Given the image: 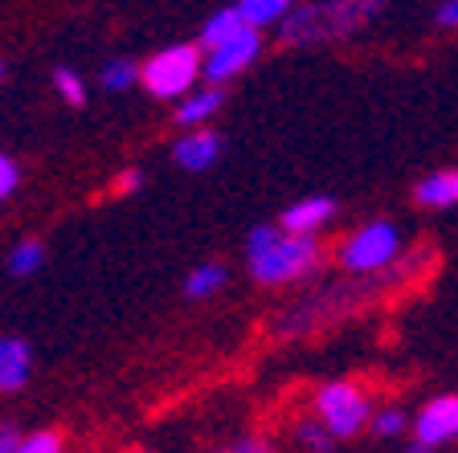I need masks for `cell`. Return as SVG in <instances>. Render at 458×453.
I'll list each match as a JSON object with an SVG mask.
<instances>
[{"label": "cell", "mask_w": 458, "mask_h": 453, "mask_svg": "<svg viewBox=\"0 0 458 453\" xmlns=\"http://www.w3.org/2000/svg\"><path fill=\"white\" fill-rule=\"evenodd\" d=\"M389 0H315L303 9H291L278 21L286 46H319V41H340L364 29Z\"/></svg>", "instance_id": "6da1fadb"}, {"label": "cell", "mask_w": 458, "mask_h": 453, "mask_svg": "<svg viewBox=\"0 0 458 453\" xmlns=\"http://www.w3.org/2000/svg\"><path fill=\"white\" fill-rule=\"evenodd\" d=\"M246 257H250V274L262 286H283V282H291V278L315 270V262H319V241H315L311 233H286V229L278 233V229L262 225L250 233Z\"/></svg>", "instance_id": "7a4b0ae2"}, {"label": "cell", "mask_w": 458, "mask_h": 453, "mask_svg": "<svg viewBox=\"0 0 458 453\" xmlns=\"http://www.w3.org/2000/svg\"><path fill=\"white\" fill-rule=\"evenodd\" d=\"M197 78H205V57H200L197 46H168L156 57H148V66L140 70V82L156 98L189 95Z\"/></svg>", "instance_id": "3957f363"}, {"label": "cell", "mask_w": 458, "mask_h": 453, "mask_svg": "<svg viewBox=\"0 0 458 453\" xmlns=\"http://www.w3.org/2000/svg\"><path fill=\"white\" fill-rule=\"evenodd\" d=\"M315 413H319V421L327 425V433L335 441H348V437H356L369 425L372 405L364 397V388H356L352 380H332V384L315 392Z\"/></svg>", "instance_id": "277c9868"}, {"label": "cell", "mask_w": 458, "mask_h": 453, "mask_svg": "<svg viewBox=\"0 0 458 453\" xmlns=\"http://www.w3.org/2000/svg\"><path fill=\"white\" fill-rule=\"evenodd\" d=\"M401 254V233L393 221H369L340 246V265L348 274H372L393 265Z\"/></svg>", "instance_id": "5b68a950"}, {"label": "cell", "mask_w": 458, "mask_h": 453, "mask_svg": "<svg viewBox=\"0 0 458 453\" xmlns=\"http://www.w3.org/2000/svg\"><path fill=\"white\" fill-rule=\"evenodd\" d=\"M458 441V392L434 397L413 416V449H442Z\"/></svg>", "instance_id": "8992f818"}, {"label": "cell", "mask_w": 458, "mask_h": 453, "mask_svg": "<svg viewBox=\"0 0 458 453\" xmlns=\"http://www.w3.org/2000/svg\"><path fill=\"white\" fill-rule=\"evenodd\" d=\"M258 49H262L258 29L246 25L242 33H233L229 41H221V46L209 49V57H205V78H209V82H225V78L242 74V70L258 57Z\"/></svg>", "instance_id": "52a82bcc"}, {"label": "cell", "mask_w": 458, "mask_h": 453, "mask_svg": "<svg viewBox=\"0 0 458 453\" xmlns=\"http://www.w3.org/2000/svg\"><path fill=\"white\" fill-rule=\"evenodd\" d=\"M172 155H176V164H181L184 172H209L213 164L221 160V135L192 127V131L184 135V139H176Z\"/></svg>", "instance_id": "ba28073f"}, {"label": "cell", "mask_w": 458, "mask_h": 453, "mask_svg": "<svg viewBox=\"0 0 458 453\" xmlns=\"http://www.w3.org/2000/svg\"><path fill=\"white\" fill-rule=\"evenodd\" d=\"M33 372V351L17 335H0V392H17L29 384Z\"/></svg>", "instance_id": "9c48e42d"}, {"label": "cell", "mask_w": 458, "mask_h": 453, "mask_svg": "<svg viewBox=\"0 0 458 453\" xmlns=\"http://www.w3.org/2000/svg\"><path fill=\"white\" fill-rule=\"evenodd\" d=\"M332 213H335L332 197H307L283 213V229L286 233H315V229H324V221H332Z\"/></svg>", "instance_id": "30bf717a"}, {"label": "cell", "mask_w": 458, "mask_h": 453, "mask_svg": "<svg viewBox=\"0 0 458 453\" xmlns=\"http://www.w3.org/2000/svg\"><path fill=\"white\" fill-rule=\"evenodd\" d=\"M413 197H418V205H426V208H454L458 205V168L426 176L418 189H413Z\"/></svg>", "instance_id": "8fae6325"}, {"label": "cell", "mask_w": 458, "mask_h": 453, "mask_svg": "<svg viewBox=\"0 0 458 453\" xmlns=\"http://www.w3.org/2000/svg\"><path fill=\"white\" fill-rule=\"evenodd\" d=\"M242 29H246V17H242L238 4H233V9H221L205 21V29H200V46L213 49V46H221V41H229L233 33H242Z\"/></svg>", "instance_id": "7c38bea8"}, {"label": "cell", "mask_w": 458, "mask_h": 453, "mask_svg": "<svg viewBox=\"0 0 458 453\" xmlns=\"http://www.w3.org/2000/svg\"><path fill=\"white\" fill-rule=\"evenodd\" d=\"M221 103H225V98H221V90H197V95H189V98H184V106L176 111V123H181V127H200L205 119H213V114H217Z\"/></svg>", "instance_id": "4fadbf2b"}, {"label": "cell", "mask_w": 458, "mask_h": 453, "mask_svg": "<svg viewBox=\"0 0 458 453\" xmlns=\"http://www.w3.org/2000/svg\"><path fill=\"white\" fill-rule=\"evenodd\" d=\"M291 4H295V0H238V9H242V17H246V25H254V29L278 25V21L291 13Z\"/></svg>", "instance_id": "5bb4252c"}, {"label": "cell", "mask_w": 458, "mask_h": 453, "mask_svg": "<svg viewBox=\"0 0 458 453\" xmlns=\"http://www.w3.org/2000/svg\"><path fill=\"white\" fill-rule=\"evenodd\" d=\"M221 286H225V270L221 265H197L189 278H184V294L189 298H209V294H217Z\"/></svg>", "instance_id": "9a60e30c"}, {"label": "cell", "mask_w": 458, "mask_h": 453, "mask_svg": "<svg viewBox=\"0 0 458 453\" xmlns=\"http://www.w3.org/2000/svg\"><path fill=\"white\" fill-rule=\"evenodd\" d=\"M41 257H46V249H41L38 241H21V246L9 254V270H13L17 278H29V274H33V270L41 265Z\"/></svg>", "instance_id": "2e32d148"}, {"label": "cell", "mask_w": 458, "mask_h": 453, "mask_svg": "<svg viewBox=\"0 0 458 453\" xmlns=\"http://www.w3.org/2000/svg\"><path fill=\"white\" fill-rule=\"evenodd\" d=\"M135 78H140V70H135L127 57H114V62H106L103 66V86L106 90H127Z\"/></svg>", "instance_id": "e0dca14e"}, {"label": "cell", "mask_w": 458, "mask_h": 453, "mask_svg": "<svg viewBox=\"0 0 458 453\" xmlns=\"http://www.w3.org/2000/svg\"><path fill=\"white\" fill-rule=\"evenodd\" d=\"M372 433L385 437V441H389V437H401L405 433V413H401V408H385V413H377L372 416Z\"/></svg>", "instance_id": "ac0fdd59"}, {"label": "cell", "mask_w": 458, "mask_h": 453, "mask_svg": "<svg viewBox=\"0 0 458 453\" xmlns=\"http://www.w3.org/2000/svg\"><path fill=\"white\" fill-rule=\"evenodd\" d=\"M54 86H57V95L66 98L70 106H82V103H86V90H82V82H78L74 70H57V74H54Z\"/></svg>", "instance_id": "d6986e66"}, {"label": "cell", "mask_w": 458, "mask_h": 453, "mask_svg": "<svg viewBox=\"0 0 458 453\" xmlns=\"http://www.w3.org/2000/svg\"><path fill=\"white\" fill-rule=\"evenodd\" d=\"M62 449V437L57 433H29L21 441V453H57Z\"/></svg>", "instance_id": "ffe728a7"}, {"label": "cell", "mask_w": 458, "mask_h": 453, "mask_svg": "<svg viewBox=\"0 0 458 453\" xmlns=\"http://www.w3.org/2000/svg\"><path fill=\"white\" fill-rule=\"evenodd\" d=\"M17 180H21L17 164H13L9 155H0V200H9L13 192H17Z\"/></svg>", "instance_id": "44dd1931"}, {"label": "cell", "mask_w": 458, "mask_h": 453, "mask_svg": "<svg viewBox=\"0 0 458 453\" xmlns=\"http://www.w3.org/2000/svg\"><path fill=\"white\" fill-rule=\"evenodd\" d=\"M324 429H327V425H324ZM324 429H319V425H299V441L311 445V449H327V445H332L335 437H332V433H324Z\"/></svg>", "instance_id": "7402d4cb"}, {"label": "cell", "mask_w": 458, "mask_h": 453, "mask_svg": "<svg viewBox=\"0 0 458 453\" xmlns=\"http://www.w3.org/2000/svg\"><path fill=\"white\" fill-rule=\"evenodd\" d=\"M434 25L438 29H458V0H442L438 13H434Z\"/></svg>", "instance_id": "603a6c76"}, {"label": "cell", "mask_w": 458, "mask_h": 453, "mask_svg": "<svg viewBox=\"0 0 458 453\" xmlns=\"http://www.w3.org/2000/svg\"><path fill=\"white\" fill-rule=\"evenodd\" d=\"M21 441H25V437L17 433V425H0V453L21 449Z\"/></svg>", "instance_id": "cb8c5ba5"}, {"label": "cell", "mask_w": 458, "mask_h": 453, "mask_svg": "<svg viewBox=\"0 0 458 453\" xmlns=\"http://www.w3.org/2000/svg\"><path fill=\"white\" fill-rule=\"evenodd\" d=\"M140 184H143V176H140V172H123V176H119V184H114V192H135V189H140Z\"/></svg>", "instance_id": "d4e9b609"}, {"label": "cell", "mask_w": 458, "mask_h": 453, "mask_svg": "<svg viewBox=\"0 0 458 453\" xmlns=\"http://www.w3.org/2000/svg\"><path fill=\"white\" fill-rule=\"evenodd\" d=\"M0 78H4V66H0Z\"/></svg>", "instance_id": "484cf974"}]
</instances>
